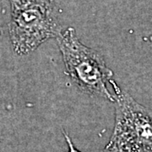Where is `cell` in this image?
<instances>
[{
    "label": "cell",
    "mask_w": 152,
    "mask_h": 152,
    "mask_svg": "<svg viewBox=\"0 0 152 152\" xmlns=\"http://www.w3.org/2000/svg\"><path fill=\"white\" fill-rule=\"evenodd\" d=\"M57 42L64 58L68 75L83 92L115 102L107 84L113 83V71L103 58L95 50L82 43L72 27L61 30Z\"/></svg>",
    "instance_id": "6da1fadb"
},
{
    "label": "cell",
    "mask_w": 152,
    "mask_h": 152,
    "mask_svg": "<svg viewBox=\"0 0 152 152\" xmlns=\"http://www.w3.org/2000/svg\"><path fill=\"white\" fill-rule=\"evenodd\" d=\"M116 94V121L112 140L128 152H152V110L122 92L113 82Z\"/></svg>",
    "instance_id": "7a4b0ae2"
},
{
    "label": "cell",
    "mask_w": 152,
    "mask_h": 152,
    "mask_svg": "<svg viewBox=\"0 0 152 152\" xmlns=\"http://www.w3.org/2000/svg\"><path fill=\"white\" fill-rule=\"evenodd\" d=\"M61 29L53 16L52 8L31 6L11 11L10 36L18 55H26L52 37Z\"/></svg>",
    "instance_id": "3957f363"
},
{
    "label": "cell",
    "mask_w": 152,
    "mask_h": 152,
    "mask_svg": "<svg viewBox=\"0 0 152 152\" xmlns=\"http://www.w3.org/2000/svg\"><path fill=\"white\" fill-rule=\"evenodd\" d=\"M53 0H10L11 11L20 10L31 6H43L52 8Z\"/></svg>",
    "instance_id": "277c9868"
},
{
    "label": "cell",
    "mask_w": 152,
    "mask_h": 152,
    "mask_svg": "<svg viewBox=\"0 0 152 152\" xmlns=\"http://www.w3.org/2000/svg\"><path fill=\"white\" fill-rule=\"evenodd\" d=\"M104 152H128L125 149L118 145L117 142H115L113 140H110V142L107 147L105 148Z\"/></svg>",
    "instance_id": "5b68a950"
},
{
    "label": "cell",
    "mask_w": 152,
    "mask_h": 152,
    "mask_svg": "<svg viewBox=\"0 0 152 152\" xmlns=\"http://www.w3.org/2000/svg\"><path fill=\"white\" fill-rule=\"evenodd\" d=\"M64 137H65L67 144H68V145H69V152H80V151H78L75 147V145H73L72 140H71L70 137L69 136V134H68L66 132H64Z\"/></svg>",
    "instance_id": "8992f818"
}]
</instances>
